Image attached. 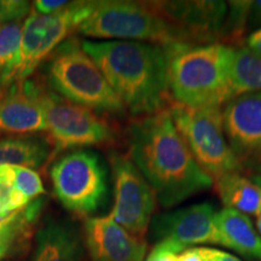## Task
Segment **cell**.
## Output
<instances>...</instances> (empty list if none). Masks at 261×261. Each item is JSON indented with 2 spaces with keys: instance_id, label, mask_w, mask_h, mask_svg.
<instances>
[{
  "instance_id": "cell-1",
  "label": "cell",
  "mask_w": 261,
  "mask_h": 261,
  "mask_svg": "<svg viewBox=\"0 0 261 261\" xmlns=\"http://www.w3.org/2000/svg\"><path fill=\"white\" fill-rule=\"evenodd\" d=\"M128 148L129 159L162 207L177 205L213 185L196 162L168 109L137 117L128 127Z\"/></svg>"
},
{
  "instance_id": "cell-2",
  "label": "cell",
  "mask_w": 261,
  "mask_h": 261,
  "mask_svg": "<svg viewBox=\"0 0 261 261\" xmlns=\"http://www.w3.org/2000/svg\"><path fill=\"white\" fill-rule=\"evenodd\" d=\"M81 47L136 119L167 110L173 103L162 46L140 41L83 40Z\"/></svg>"
},
{
  "instance_id": "cell-3",
  "label": "cell",
  "mask_w": 261,
  "mask_h": 261,
  "mask_svg": "<svg viewBox=\"0 0 261 261\" xmlns=\"http://www.w3.org/2000/svg\"><path fill=\"white\" fill-rule=\"evenodd\" d=\"M172 100L181 106L223 107L233 98L231 63L234 47L221 42L163 47Z\"/></svg>"
},
{
  "instance_id": "cell-4",
  "label": "cell",
  "mask_w": 261,
  "mask_h": 261,
  "mask_svg": "<svg viewBox=\"0 0 261 261\" xmlns=\"http://www.w3.org/2000/svg\"><path fill=\"white\" fill-rule=\"evenodd\" d=\"M46 77L52 91L71 103L99 115H123L126 113L121 99L76 39L62 42L50 55Z\"/></svg>"
},
{
  "instance_id": "cell-5",
  "label": "cell",
  "mask_w": 261,
  "mask_h": 261,
  "mask_svg": "<svg viewBox=\"0 0 261 261\" xmlns=\"http://www.w3.org/2000/svg\"><path fill=\"white\" fill-rule=\"evenodd\" d=\"M77 32L90 38L148 42L162 47L192 45L180 29L160 14L152 2H94L92 12Z\"/></svg>"
},
{
  "instance_id": "cell-6",
  "label": "cell",
  "mask_w": 261,
  "mask_h": 261,
  "mask_svg": "<svg viewBox=\"0 0 261 261\" xmlns=\"http://www.w3.org/2000/svg\"><path fill=\"white\" fill-rule=\"evenodd\" d=\"M168 112L196 162L212 180L244 171L228 145L221 107L194 108L173 102Z\"/></svg>"
},
{
  "instance_id": "cell-7",
  "label": "cell",
  "mask_w": 261,
  "mask_h": 261,
  "mask_svg": "<svg viewBox=\"0 0 261 261\" xmlns=\"http://www.w3.org/2000/svg\"><path fill=\"white\" fill-rule=\"evenodd\" d=\"M50 178L57 200L80 217L97 212L108 197L107 166L90 149H74L57 159L50 168Z\"/></svg>"
},
{
  "instance_id": "cell-8",
  "label": "cell",
  "mask_w": 261,
  "mask_h": 261,
  "mask_svg": "<svg viewBox=\"0 0 261 261\" xmlns=\"http://www.w3.org/2000/svg\"><path fill=\"white\" fill-rule=\"evenodd\" d=\"M39 99L44 108L54 148L52 159L65 149L115 144V129L99 114L64 99L42 85L39 86Z\"/></svg>"
},
{
  "instance_id": "cell-9",
  "label": "cell",
  "mask_w": 261,
  "mask_h": 261,
  "mask_svg": "<svg viewBox=\"0 0 261 261\" xmlns=\"http://www.w3.org/2000/svg\"><path fill=\"white\" fill-rule=\"evenodd\" d=\"M94 2H71L61 11L39 15L31 11L22 24L21 61L12 84L27 80L41 62L65 41V38L91 15Z\"/></svg>"
},
{
  "instance_id": "cell-10",
  "label": "cell",
  "mask_w": 261,
  "mask_h": 261,
  "mask_svg": "<svg viewBox=\"0 0 261 261\" xmlns=\"http://www.w3.org/2000/svg\"><path fill=\"white\" fill-rule=\"evenodd\" d=\"M109 162L115 189L109 217L133 236L143 238L152 219L155 192L128 155L112 152Z\"/></svg>"
},
{
  "instance_id": "cell-11",
  "label": "cell",
  "mask_w": 261,
  "mask_h": 261,
  "mask_svg": "<svg viewBox=\"0 0 261 261\" xmlns=\"http://www.w3.org/2000/svg\"><path fill=\"white\" fill-rule=\"evenodd\" d=\"M228 145L243 169L261 172V92L232 98L223 109Z\"/></svg>"
},
{
  "instance_id": "cell-12",
  "label": "cell",
  "mask_w": 261,
  "mask_h": 261,
  "mask_svg": "<svg viewBox=\"0 0 261 261\" xmlns=\"http://www.w3.org/2000/svg\"><path fill=\"white\" fill-rule=\"evenodd\" d=\"M215 214L210 203H198L159 214L150 223V237L156 243L169 241L185 248L203 243L219 244Z\"/></svg>"
},
{
  "instance_id": "cell-13",
  "label": "cell",
  "mask_w": 261,
  "mask_h": 261,
  "mask_svg": "<svg viewBox=\"0 0 261 261\" xmlns=\"http://www.w3.org/2000/svg\"><path fill=\"white\" fill-rule=\"evenodd\" d=\"M169 22L184 33L192 45L219 42L227 15V3L212 0L152 2Z\"/></svg>"
},
{
  "instance_id": "cell-14",
  "label": "cell",
  "mask_w": 261,
  "mask_h": 261,
  "mask_svg": "<svg viewBox=\"0 0 261 261\" xmlns=\"http://www.w3.org/2000/svg\"><path fill=\"white\" fill-rule=\"evenodd\" d=\"M40 84L33 80L15 83L0 99V137L33 136L48 130L39 99Z\"/></svg>"
},
{
  "instance_id": "cell-15",
  "label": "cell",
  "mask_w": 261,
  "mask_h": 261,
  "mask_svg": "<svg viewBox=\"0 0 261 261\" xmlns=\"http://www.w3.org/2000/svg\"><path fill=\"white\" fill-rule=\"evenodd\" d=\"M85 242L92 261H144L146 243L110 217L85 221Z\"/></svg>"
},
{
  "instance_id": "cell-16",
  "label": "cell",
  "mask_w": 261,
  "mask_h": 261,
  "mask_svg": "<svg viewBox=\"0 0 261 261\" xmlns=\"http://www.w3.org/2000/svg\"><path fill=\"white\" fill-rule=\"evenodd\" d=\"M45 194L38 172L24 166H0V203L3 214L8 215L23 210Z\"/></svg>"
},
{
  "instance_id": "cell-17",
  "label": "cell",
  "mask_w": 261,
  "mask_h": 261,
  "mask_svg": "<svg viewBox=\"0 0 261 261\" xmlns=\"http://www.w3.org/2000/svg\"><path fill=\"white\" fill-rule=\"evenodd\" d=\"M81 242L76 230L63 221H48L37 232L28 261H80Z\"/></svg>"
},
{
  "instance_id": "cell-18",
  "label": "cell",
  "mask_w": 261,
  "mask_h": 261,
  "mask_svg": "<svg viewBox=\"0 0 261 261\" xmlns=\"http://www.w3.org/2000/svg\"><path fill=\"white\" fill-rule=\"evenodd\" d=\"M220 246L261 261V236L246 214L224 208L214 218Z\"/></svg>"
},
{
  "instance_id": "cell-19",
  "label": "cell",
  "mask_w": 261,
  "mask_h": 261,
  "mask_svg": "<svg viewBox=\"0 0 261 261\" xmlns=\"http://www.w3.org/2000/svg\"><path fill=\"white\" fill-rule=\"evenodd\" d=\"M54 148L46 137L16 136L0 138V166H24L32 169L42 167L52 159Z\"/></svg>"
},
{
  "instance_id": "cell-20",
  "label": "cell",
  "mask_w": 261,
  "mask_h": 261,
  "mask_svg": "<svg viewBox=\"0 0 261 261\" xmlns=\"http://www.w3.org/2000/svg\"><path fill=\"white\" fill-rule=\"evenodd\" d=\"M214 189L225 208L246 215L261 214V188L242 173H230L213 181Z\"/></svg>"
},
{
  "instance_id": "cell-21",
  "label": "cell",
  "mask_w": 261,
  "mask_h": 261,
  "mask_svg": "<svg viewBox=\"0 0 261 261\" xmlns=\"http://www.w3.org/2000/svg\"><path fill=\"white\" fill-rule=\"evenodd\" d=\"M44 202L42 198H38L23 210L10 214L0 223V261H4L18 247L33 224L38 220Z\"/></svg>"
},
{
  "instance_id": "cell-22",
  "label": "cell",
  "mask_w": 261,
  "mask_h": 261,
  "mask_svg": "<svg viewBox=\"0 0 261 261\" xmlns=\"http://www.w3.org/2000/svg\"><path fill=\"white\" fill-rule=\"evenodd\" d=\"M230 81L233 98L244 93L261 92V55L246 46L234 48Z\"/></svg>"
},
{
  "instance_id": "cell-23",
  "label": "cell",
  "mask_w": 261,
  "mask_h": 261,
  "mask_svg": "<svg viewBox=\"0 0 261 261\" xmlns=\"http://www.w3.org/2000/svg\"><path fill=\"white\" fill-rule=\"evenodd\" d=\"M22 24L14 22L0 27V85L12 83L21 61Z\"/></svg>"
},
{
  "instance_id": "cell-24",
  "label": "cell",
  "mask_w": 261,
  "mask_h": 261,
  "mask_svg": "<svg viewBox=\"0 0 261 261\" xmlns=\"http://www.w3.org/2000/svg\"><path fill=\"white\" fill-rule=\"evenodd\" d=\"M227 15L221 31V44L231 47H240L244 32L248 28V19L252 2H228Z\"/></svg>"
},
{
  "instance_id": "cell-25",
  "label": "cell",
  "mask_w": 261,
  "mask_h": 261,
  "mask_svg": "<svg viewBox=\"0 0 261 261\" xmlns=\"http://www.w3.org/2000/svg\"><path fill=\"white\" fill-rule=\"evenodd\" d=\"M32 11L31 3L25 0H0V27L27 18Z\"/></svg>"
},
{
  "instance_id": "cell-26",
  "label": "cell",
  "mask_w": 261,
  "mask_h": 261,
  "mask_svg": "<svg viewBox=\"0 0 261 261\" xmlns=\"http://www.w3.org/2000/svg\"><path fill=\"white\" fill-rule=\"evenodd\" d=\"M187 249L185 247L169 241L155 244L145 261H178L179 254Z\"/></svg>"
},
{
  "instance_id": "cell-27",
  "label": "cell",
  "mask_w": 261,
  "mask_h": 261,
  "mask_svg": "<svg viewBox=\"0 0 261 261\" xmlns=\"http://www.w3.org/2000/svg\"><path fill=\"white\" fill-rule=\"evenodd\" d=\"M68 4L69 2H65V0H37L33 3L32 11L39 15H51L61 11Z\"/></svg>"
},
{
  "instance_id": "cell-28",
  "label": "cell",
  "mask_w": 261,
  "mask_h": 261,
  "mask_svg": "<svg viewBox=\"0 0 261 261\" xmlns=\"http://www.w3.org/2000/svg\"><path fill=\"white\" fill-rule=\"evenodd\" d=\"M200 252L204 261H241L236 256L214 248H200Z\"/></svg>"
},
{
  "instance_id": "cell-29",
  "label": "cell",
  "mask_w": 261,
  "mask_h": 261,
  "mask_svg": "<svg viewBox=\"0 0 261 261\" xmlns=\"http://www.w3.org/2000/svg\"><path fill=\"white\" fill-rule=\"evenodd\" d=\"M248 28H254L255 31L261 28V0L252 2L249 19H248Z\"/></svg>"
},
{
  "instance_id": "cell-30",
  "label": "cell",
  "mask_w": 261,
  "mask_h": 261,
  "mask_svg": "<svg viewBox=\"0 0 261 261\" xmlns=\"http://www.w3.org/2000/svg\"><path fill=\"white\" fill-rule=\"evenodd\" d=\"M246 44V47L249 48V50L261 55V28L250 33L249 37L247 38Z\"/></svg>"
},
{
  "instance_id": "cell-31",
  "label": "cell",
  "mask_w": 261,
  "mask_h": 261,
  "mask_svg": "<svg viewBox=\"0 0 261 261\" xmlns=\"http://www.w3.org/2000/svg\"><path fill=\"white\" fill-rule=\"evenodd\" d=\"M178 261H204L201 255L200 248H187L179 254Z\"/></svg>"
},
{
  "instance_id": "cell-32",
  "label": "cell",
  "mask_w": 261,
  "mask_h": 261,
  "mask_svg": "<svg viewBox=\"0 0 261 261\" xmlns=\"http://www.w3.org/2000/svg\"><path fill=\"white\" fill-rule=\"evenodd\" d=\"M253 180L261 188V174H257V175H255V177H253Z\"/></svg>"
},
{
  "instance_id": "cell-33",
  "label": "cell",
  "mask_w": 261,
  "mask_h": 261,
  "mask_svg": "<svg viewBox=\"0 0 261 261\" xmlns=\"http://www.w3.org/2000/svg\"><path fill=\"white\" fill-rule=\"evenodd\" d=\"M256 218H257V219H256V226H257V230H259V232L261 234V214Z\"/></svg>"
}]
</instances>
